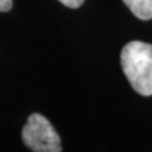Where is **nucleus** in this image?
<instances>
[{
    "label": "nucleus",
    "mask_w": 152,
    "mask_h": 152,
    "mask_svg": "<svg viewBox=\"0 0 152 152\" xmlns=\"http://www.w3.org/2000/svg\"><path fill=\"white\" fill-rule=\"evenodd\" d=\"M121 64L131 86L143 96H151L152 45L141 41L127 43L121 52Z\"/></svg>",
    "instance_id": "nucleus-1"
},
{
    "label": "nucleus",
    "mask_w": 152,
    "mask_h": 152,
    "mask_svg": "<svg viewBox=\"0 0 152 152\" xmlns=\"http://www.w3.org/2000/svg\"><path fill=\"white\" fill-rule=\"evenodd\" d=\"M24 145L34 152H60L61 138L50 121L42 114L33 113L29 115L22 131Z\"/></svg>",
    "instance_id": "nucleus-2"
},
{
    "label": "nucleus",
    "mask_w": 152,
    "mask_h": 152,
    "mask_svg": "<svg viewBox=\"0 0 152 152\" xmlns=\"http://www.w3.org/2000/svg\"><path fill=\"white\" fill-rule=\"evenodd\" d=\"M60 3H62L65 7L69 8H79L85 0H58Z\"/></svg>",
    "instance_id": "nucleus-4"
},
{
    "label": "nucleus",
    "mask_w": 152,
    "mask_h": 152,
    "mask_svg": "<svg viewBox=\"0 0 152 152\" xmlns=\"http://www.w3.org/2000/svg\"><path fill=\"white\" fill-rule=\"evenodd\" d=\"M123 1L137 18L142 20L152 19V0H123Z\"/></svg>",
    "instance_id": "nucleus-3"
},
{
    "label": "nucleus",
    "mask_w": 152,
    "mask_h": 152,
    "mask_svg": "<svg viewBox=\"0 0 152 152\" xmlns=\"http://www.w3.org/2000/svg\"><path fill=\"white\" fill-rule=\"evenodd\" d=\"M13 7V0H0V12H9Z\"/></svg>",
    "instance_id": "nucleus-5"
}]
</instances>
